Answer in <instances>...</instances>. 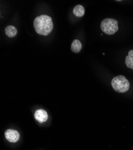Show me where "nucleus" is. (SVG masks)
Instances as JSON below:
<instances>
[{"label":"nucleus","mask_w":133,"mask_h":150,"mask_svg":"<svg viewBox=\"0 0 133 150\" xmlns=\"http://www.w3.org/2000/svg\"><path fill=\"white\" fill-rule=\"evenodd\" d=\"M5 33L6 35H7L8 37H14L16 35L17 33V30L16 28L14 26L9 25L7 26L5 29Z\"/></svg>","instance_id":"0eeeda50"},{"label":"nucleus","mask_w":133,"mask_h":150,"mask_svg":"<svg viewBox=\"0 0 133 150\" xmlns=\"http://www.w3.org/2000/svg\"><path fill=\"white\" fill-rule=\"evenodd\" d=\"M33 27L35 31L38 34L47 35L52 32L53 28L52 18L47 15L37 16L33 21Z\"/></svg>","instance_id":"f257e3e1"},{"label":"nucleus","mask_w":133,"mask_h":150,"mask_svg":"<svg viewBox=\"0 0 133 150\" xmlns=\"http://www.w3.org/2000/svg\"><path fill=\"white\" fill-rule=\"evenodd\" d=\"M73 13L77 17H82L85 14V8L81 5H77L74 7Z\"/></svg>","instance_id":"6e6552de"},{"label":"nucleus","mask_w":133,"mask_h":150,"mask_svg":"<svg viewBox=\"0 0 133 150\" xmlns=\"http://www.w3.org/2000/svg\"><path fill=\"white\" fill-rule=\"evenodd\" d=\"M5 136L7 140L10 142H16L20 137V134L17 131L8 129L5 132Z\"/></svg>","instance_id":"20e7f679"},{"label":"nucleus","mask_w":133,"mask_h":150,"mask_svg":"<svg viewBox=\"0 0 133 150\" xmlns=\"http://www.w3.org/2000/svg\"><path fill=\"white\" fill-rule=\"evenodd\" d=\"M82 49V44L81 42L79 40H74L71 45V51L75 52L78 53Z\"/></svg>","instance_id":"423d86ee"},{"label":"nucleus","mask_w":133,"mask_h":150,"mask_svg":"<svg viewBox=\"0 0 133 150\" xmlns=\"http://www.w3.org/2000/svg\"><path fill=\"white\" fill-rule=\"evenodd\" d=\"M100 27L104 33L109 35L114 34L118 30V21L114 19H104L101 22Z\"/></svg>","instance_id":"7ed1b4c3"},{"label":"nucleus","mask_w":133,"mask_h":150,"mask_svg":"<svg viewBox=\"0 0 133 150\" xmlns=\"http://www.w3.org/2000/svg\"><path fill=\"white\" fill-rule=\"evenodd\" d=\"M34 117L40 123L45 122L48 119V114L47 112L45 110L41 109L36 110Z\"/></svg>","instance_id":"39448f33"},{"label":"nucleus","mask_w":133,"mask_h":150,"mask_svg":"<svg viewBox=\"0 0 133 150\" xmlns=\"http://www.w3.org/2000/svg\"><path fill=\"white\" fill-rule=\"evenodd\" d=\"M111 84L114 90L118 93H125L130 88L129 81L123 75H119L114 78Z\"/></svg>","instance_id":"f03ea898"},{"label":"nucleus","mask_w":133,"mask_h":150,"mask_svg":"<svg viewBox=\"0 0 133 150\" xmlns=\"http://www.w3.org/2000/svg\"><path fill=\"white\" fill-rule=\"evenodd\" d=\"M125 64L128 68L133 69V50L128 52V55L125 58Z\"/></svg>","instance_id":"1a4fd4ad"}]
</instances>
